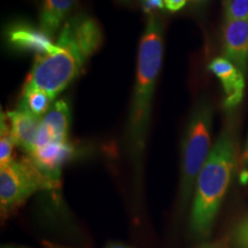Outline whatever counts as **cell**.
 Here are the masks:
<instances>
[{
	"label": "cell",
	"instance_id": "7",
	"mask_svg": "<svg viewBox=\"0 0 248 248\" xmlns=\"http://www.w3.org/2000/svg\"><path fill=\"white\" fill-rule=\"evenodd\" d=\"M74 154L75 148L69 140H67L53 141L44 146L36 147L30 154H28V156L49 181L58 186L62 167Z\"/></svg>",
	"mask_w": 248,
	"mask_h": 248
},
{
	"label": "cell",
	"instance_id": "13",
	"mask_svg": "<svg viewBox=\"0 0 248 248\" xmlns=\"http://www.w3.org/2000/svg\"><path fill=\"white\" fill-rule=\"evenodd\" d=\"M54 98L53 95L44 91H39V90H23L17 109L28 111L32 115L43 119L46 113L51 109L52 101L54 100Z\"/></svg>",
	"mask_w": 248,
	"mask_h": 248
},
{
	"label": "cell",
	"instance_id": "8",
	"mask_svg": "<svg viewBox=\"0 0 248 248\" xmlns=\"http://www.w3.org/2000/svg\"><path fill=\"white\" fill-rule=\"evenodd\" d=\"M208 69L221 80L224 90V107L228 109L237 107L244 98L245 74L225 57L213 59Z\"/></svg>",
	"mask_w": 248,
	"mask_h": 248
},
{
	"label": "cell",
	"instance_id": "12",
	"mask_svg": "<svg viewBox=\"0 0 248 248\" xmlns=\"http://www.w3.org/2000/svg\"><path fill=\"white\" fill-rule=\"evenodd\" d=\"M77 0H43L39 15V28L54 37L68 20V15Z\"/></svg>",
	"mask_w": 248,
	"mask_h": 248
},
{
	"label": "cell",
	"instance_id": "20",
	"mask_svg": "<svg viewBox=\"0 0 248 248\" xmlns=\"http://www.w3.org/2000/svg\"><path fill=\"white\" fill-rule=\"evenodd\" d=\"M241 162H243V164H246V166H248V140L246 144V148H245V151L243 153V157H241Z\"/></svg>",
	"mask_w": 248,
	"mask_h": 248
},
{
	"label": "cell",
	"instance_id": "6",
	"mask_svg": "<svg viewBox=\"0 0 248 248\" xmlns=\"http://www.w3.org/2000/svg\"><path fill=\"white\" fill-rule=\"evenodd\" d=\"M6 39L12 48L35 53L36 58L52 53L57 44L42 28L26 22H14L6 29Z\"/></svg>",
	"mask_w": 248,
	"mask_h": 248
},
{
	"label": "cell",
	"instance_id": "21",
	"mask_svg": "<svg viewBox=\"0 0 248 248\" xmlns=\"http://www.w3.org/2000/svg\"><path fill=\"white\" fill-rule=\"evenodd\" d=\"M188 1H191L192 4L195 5V6H201V5L207 4V2H208L209 0H188Z\"/></svg>",
	"mask_w": 248,
	"mask_h": 248
},
{
	"label": "cell",
	"instance_id": "16",
	"mask_svg": "<svg viewBox=\"0 0 248 248\" xmlns=\"http://www.w3.org/2000/svg\"><path fill=\"white\" fill-rule=\"evenodd\" d=\"M141 7L145 13L153 15L156 11L166 7V5L164 0H141Z\"/></svg>",
	"mask_w": 248,
	"mask_h": 248
},
{
	"label": "cell",
	"instance_id": "2",
	"mask_svg": "<svg viewBox=\"0 0 248 248\" xmlns=\"http://www.w3.org/2000/svg\"><path fill=\"white\" fill-rule=\"evenodd\" d=\"M238 145L234 132H221L195 182L192 198L191 230L199 238L208 237L237 167Z\"/></svg>",
	"mask_w": 248,
	"mask_h": 248
},
{
	"label": "cell",
	"instance_id": "22",
	"mask_svg": "<svg viewBox=\"0 0 248 248\" xmlns=\"http://www.w3.org/2000/svg\"><path fill=\"white\" fill-rule=\"evenodd\" d=\"M1 248H27V247H22V246H16V245H5Z\"/></svg>",
	"mask_w": 248,
	"mask_h": 248
},
{
	"label": "cell",
	"instance_id": "1",
	"mask_svg": "<svg viewBox=\"0 0 248 248\" xmlns=\"http://www.w3.org/2000/svg\"><path fill=\"white\" fill-rule=\"evenodd\" d=\"M102 42L104 35L94 18L85 14L69 17L59 31L57 48L36 58L23 90H39L57 97L79 76Z\"/></svg>",
	"mask_w": 248,
	"mask_h": 248
},
{
	"label": "cell",
	"instance_id": "18",
	"mask_svg": "<svg viewBox=\"0 0 248 248\" xmlns=\"http://www.w3.org/2000/svg\"><path fill=\"white\" fill-rule=\"evenodd\" d=\"M45 248H70V247H66V246H61V245H55L52 243H44ZM104 248H133L129 245L122 244V243H110L105 246Z\"/></svg>",
	"mask_w": 248,
	"mask_h": 248
},
{
	"label": "cell",
	"instance_id": "4",
	"mask_svg": "<svg viewBox=\"0 0 248 248\" xmlns=\"http://www.w3.org/2000/svg\"><path fill=\"white\" fill-rule=\"evenodd\" d=\"M212 124L213 108L201 100L192 110L182 141L179 197L184 204L193 197L198 175L210 153Z\"/></svg>",
	"mask_w": 248,
	"mask_h": 248
},
{
	"label": "cell",
	"instance_id": "14",
	"mask_svg": "<svg viewBox=\"0 0 248 248\" xmlns=\"http://www.w3.org/2000/svg\"><path fill=\"white\" fill-rule=\"evenodd\" d=\"M248 18V0H225V21Z\"/></svg>",
	"mask_w": 248,
	"mask_h": 248
},
{
	"label": "cell",
	"instance_id": "15",
	"mask_svg": "<svg viewBox=\"0 0 248 248\" xmlns=\"http://www.w3.org/2000/svg\"><path fill=\"white\" fill-rule=\"evenodd\" d=\"M234 246L237 248H248V218L244 219L237 226L233 235Z\"/></svg>",
	"mask_w": 248,
	"mask_h": 248
},
{
	"label": "cell",
	"instance_id": "11",
	"mask_svg": "<svg viewBox=\"0 0 248 248\" xmlns=\"http://www.w3.org/2000/svg\"><path fill=\"white\" fill-rule=\"evenodd\" d=\"M9 131L15 145L30 154L36 146L42 119L24 110H13L6 114Z\"/></svg>",
	"mask_w": 248,
	"mask_h": 248
},
{
	"label": "cell",
	"instance_id": "3",
	"mask_svg": "<svg viewBox=\"0 0 248 248\" xmlns=\"http://www.w3.org/2000/svg\"><path fill=\"white\" fill-rule=\"evenodd\" d=\"M163 57V24L155 15H151L141 37L138 49L137 75L130 110L128 137L131 153L139 162L144 153L152 100L159 77Z\"/></svg>",
	"mask_w": 248,
	"mask_h": 248
},
{
	"label": "cell",
	"instance_id": "17",
	"mask_svg": "<svg viewBox=\"0 0 248 248\" xmlns=\"http://www.w3.org/2000/svg\"><path fill=\"white\" fill-rule=\"evenodd\" d=\"M187 0H164L166 8L170 12H178L183 7H185Z\"/></svg>",
	"mask_w": 248,
	"mask_h": 248
},
{
	"label": "cell",
	"instance_id": "10",
	"mask_svg": "<svg viewBox=\"0 0 248 248\" xmlns=\"http://www.w3.org/2000/svg\"><path fill=\"white\" fill-rule=\"evenodd\" d=\"M69 116L70 108L68 102L66 100H59L55 102L42 119L35 148L44 146V145L53 141H67Z\"/></svg>",
	"mask_w": 248,
	"mask_h": 248
},
{
	"label": "cell",
	"instance_id": "9",
	"mask_svg": "<svg viewBox=\"0 0 248 248\" xmlns=\"http://www.w3.org/2000/svg\"><path fill=\"white\" fill-rule=\"evenodd\" d=\"M223 52L234 66L246 75L248 66V18L225 21Z\"/></svg>",
	"mask_w": 248,
	"mask_h": 248
},
{
	"label": "cell",
	"instance_id": "19",
	"mask_svg": "<svg viewBox=\"0 0 248 248\" xmlns=\"http://www.w3.org/2000/svg\"><path fill=\"white\" fill-rule=\"evenodd\" d=\"M195 248H225V247L223 246L221 243H216V241H214V243H208V241H206V243L200 244L199 246H197Z\"/></svg>",
	"mask_w": 248,
	"mask_h": 248
},
{
	"label": "cell",
	"instance_id": "5",
	"mask_svg": "<svg viewBox=\"0 0 248 248\" xmlns=\"http://www.w3.org/2000/svg\"><path fill=\"white\" fill-rule=\"evenodd\" d=\"M57 187L29 156L0 168V210L2 218L13 214L32 194Z\"/></svg>",
	"mask_w": 248,
	"mask_h": 248
}]
</instances>
